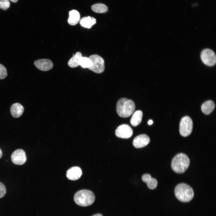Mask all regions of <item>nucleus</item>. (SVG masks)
Listing matches in <instances>:
<instances>
[{"label":"nucleus","instance_id":"11","mask_svg":"<svg viewBox=\"0 0 216 216\" xmlns=\"http://www.w3.org/2000/svg\"><path fill=\"white\" fill-rule=\"evenodd\" d=\"M34 64L39 70L46 71L51 69L53 66L52 62L48 59H41L34 61Z\"/></svg>","mask_w":216,"mask_h":216},{"label":"nucleus","instance_id":"22","mask_svg":"<svg viewBox=\"0 0 216 216\" xmlns=\"http://www.w3.org/2000/svg\"><path fill=\"white\" fill-rule=\"evenodd\" d=\"M7 76V72L6 68L0 64V79L5 78Z\"/></svg>","mask_w":216,"mask_h":216},{"label":"nucleus","instance_id":"16","mask_svg":"<svg viewBox=\"0 0 216 216\" xmlns=\"http://www.w3.org/2000/svg\"><path fill=\"white\" fill-rule=\"evenodd\" d=\"M96 23V19L90 16L84 17L80 21V24L81 26L88 28H90Z\"/></svg>","mask_w":216,"mask_h":216},{"label":"nucleus","instance_id":"24","mask_svg":"<svg viewBox=\"0 0 216 216\" xmlns=\"http://www.w3.org/2000/svg\"><path fill=\"white\" fill-rule=\"evenodd\" d=\"M6 193V189L4 185L0 182V198L3 197Z\"/></svg>","mask_w":216,"mask_h":216},{"label":"nucleus","instance_id":"27","mask_svg":"<svg viewBox=\"0 0 216 216\" xmlns=\"http://www.w3.org/2000/svg\"><path fill=\"white\" fill-rule=\"evenodd\" d=\"M2 150L0 148V159L2 157Z\"/></svg>","mask_w":216,"mask_h":216},{"label":"nucleus","instance_id":"19","mask_svg":"<svg viewBox=\"0 0 216 216\" xmlns=\"http://www.w3.org/2000/svg\"><path fill=\"white\" fill-rule=\"evenodd\" d=\"M82 57L80 52H78L69 60L68 62V66L71 68H75L79 65V62Z\"/></svg>","mask_w":216,"mask_h":216},{"label":"nucleus","instance_id":"20","mask_svg":"<svg viewBox=\"0 0 216 216\" xmlns=\"http://www.w3.org/2000/svg\"><path fill=\"white\" fill-rule=\"evenodd\" d=\"M91 8L94 12L99 13H105L108 10L107 7L105 4L101 3L94 4L92 6Z\"/></svg>","mask_w":216,"mask_h":216},{"label":"nucleus","instance_id":"1","mask_svg":"<svg viewBox=\"0 0 216 216\" xmlns=\"http://www.w3.org/2000/svg\"><path fill=\"white\" fill-rule=\"evenodd\" d=\"M135 108L134 101L125 98L119 99L117 104V112L122 117L127 118L130 116L134 112Z\"/></svg>","mask_w":216,"mask_h":216},{"label":"nucleus","instance_id":"23","mask_svg":"<svg viewBox=\"0 0 216 216\" xmlns=\"http://www.w3.org/2000/svg\"><path fill=\"white\" fill-rule=\"evenodd\" d=\"M10 6V2L8 0H0V8L6 10Z\"/></svg>","mask_w":216,"mask_h":216},{"label":"nucleus","instance_id":"9","mask_svg":"<svg viewBox=\"0 0 216 216\" xmlns=\"http://www.w3.org/2000/svg\"><path fill=\"white\" fill-rule=\"evenodd\" d=\"M11 159L14 164L22 165L26 162L27 158L25 151L23 149H19L16 150L12 153Z\"/></svg>","mask_w":216,"mask_h":216},{"label":"nucleus","instance_id":"18","mask_svg":"<svg viewBox=\"0 0 216 216\" xmlns=\"http://www.w3.org/2000/svg\"><path fill=\"white\" fill-rule=\"evenodd\" d=\"M143 113L140 110L135 111L133 114L130 119L131 124L134 126H136L140 124L142 120Z\"/></svg>","mask_w":216,"mask_h":216},{"label":"nucleus","instance_id":"6","mask_svg":"<svg viewBox=\"0 0 216 216\" xmlns=\"http://www.w3.org/2000/svg\"><path fill=\"white\" fill-rule=\"evenodd\" d=\"M193 129V122L188 116H185L181 119L179 126V132L181 135L184 137L189 136L191 133Z\"/></svg>","mask_w":216,"mask_h":216},{"label":"nucleus","instance_id":"14","mask_svg":"<svg viewBox=\"0 0 216 216\" xmlns=\"http://www.w3.org/2000/svg\"><path fill=\"white\" fill-rule=\"evenodd\" d=\"M143 181L146 183L148 187L151 189H154L157 187L158 182L157 180L152 178L151 175L148 174L143 175L142 177Z\"/></svg>","mask_w":216,"mask_h":216},{"label":"nucleus","instance_id":"15","mask_svg":"<svg viewBox=\"0 0 216 216\" xmlns=\"http://www.w3.org/2000/svg\"><path fill=\"white\" fill-rule=\"evenodd\" d=\"M80 14L76 10H73L69 12V17L68 20L70 25L74 26L78 23L80 20Z\"/></svg>","mask_w":216,"mask_h":216},{"label":"nucleus","instance_id":"5","mask_svg":"<svg viewBox=\"0 0 216 216\" xmlns=\"http://www.w3.org/2000/svg\"><path fill=\"white\" fill-rule=\"evenodd\" d=\"M88 58L91 60V64L88 69L98 74L101 73L104 71V61L102 58L96 54L91 55Z\"/></svg>","mask_w":216,"mask_h":216},{"label":"nucleus","instance_id":"4","mask_svg":"<svg viewBox=\"0 0 216 216\" xmlns=\"http://www.w3.org/2000/svg\"><path fill=\"white\" fill-rule=\"evenodd\" d=\"M175 193L179 200L184 202L190 201L194 196V192L192 188L185 183L178 184L175 188Z\"/></svg>","mask_w":216,"mask_h":216},{"label":"nucleus","instance_id":"3","mask_svg":"<svg viewBox=\"0 0 216 216\" xmlns=\"http://www.w3.org/2000/svg\"><path fill=\"white\" fill-rule=\"evenodd\" d=\"M95 199V196L93 193L87 190L78 191L74 197L75 202L82 206H87L92 205L94 202Z\"/></svg>","mask_w":216,"mask_h":216},{"label":"nucleus","instance_id":"26","mask_svg":"<svg viewBox=\"0 0 216 216\" xmlns=\"http://www.w3.org/2000/svg\"><path fill=\"white\" fill-rule=\"evenodd\" d=\"M92 216H103L102 214H95Z\"/></svg>","mask_w":216,"mask_h":216},{"label":"nucleus","instance_id":"25","mask_svg":"<svg viewBox=\"0 0 216 216\" xmlns=\"http://www.w3.org/2000/svg\"><path fill=\"white\" fill-rule=\"evenodd\" d=\"M153 123V122L152 120H150L148 121V123L149 125H151Z\"/></svg>","mask_w":216,"mask_h":216},{"label":"nucleus","instance_id":"21","mask_svg":"<svg viewBox=\"0 0 216 216\" xmlns=\"http://www.w3.org/2000/svg\"><path fill=\"white\" fill-rule=\"evenodd\" d=\"M91 62L89 58L82 57L80 61L79 65L83 68H88L91 65Z\"/></svg>","mask_w":216,"mask_h":216},{"label":"nucleus","instance_id":"7","mask_svg":"<svg viewBox=\"0 0 216 216\" xmlns=\"http://www.w3.org/2000/svg\"><path fill=\"white\" fill-rule=\"evenodd\" d=\"M200 57L202 62L206 65L212 66L216 62V57L214 52L212 50L207 48L202 51Z\"/></svg>","mask_w":216,"mask_h":216},{"label":"nucleus","instance_id":"17","mask_svg":"<svg viewBox=\"0 0 216 216\" xmlns=\"http://www.w3.org/2000/svg\"><path fill=\"white\" fill-rule=\"evenodd\" d=\"M215 107V104L212 100L206 101L202 105L201 107L202 112L205 114L208 115L213 111Z\"/></svg>","mask_w":216,"mask_h":216},{"label":"nucleus","instance_id":"8","mask_svg":"<svg viewBox=\"0 0 216 216\" xmlns=\"http://www.w3.org/2000/svg\"><path fill=\"white\" fill-rule=\"evenodd\" d=\"M133 133L132 129L127 124H123L119 126L115 131V134L117 137L124 139L130 138Z\"/></svg>","mask_w":216,"mask_h":216},{"label":"nucleus","instance_id":"10","mask_svg":"<svg viewBox=\"0 0 216 216\" xmlns=\"http://www.w3.org/2000/svg\"><path fill=\"white\" fill-rule=\"evenodd\" d=\"M150 139L145 134H140L136 136L134 139L133 144L136 148H143L147 146L150 142Z\"/></svg>","mask_w":216,"mask_h":216},{"label":"nucleus","instance_id":"13","mask_svg":"<svg viewBox=\"0 0 216 216\" xmlns=\"http://www.w3.org/2000/svg\"><path fill=\"white\" fill-rule=\"evenodd\" d=\"M24 110L23 106L20 104L16 103L13 104L11 106L10 112L13 117L17 118L20 117Z\"/></svg>","mask_w":216,"mask_h":216},{"label":"nucleus","instance_id":"2","mask_svg":"<svg viewBox=\"0 0 216 216\" xmlns=\"http://www.w3.org/2000/svg\"><path fill=\"white\" fill-rule=\"evenodd\" d=\"M190 164L188 157L185 154L180 153L173 158L171 162L173 170L178 173L184 172L188 168Z\"/></svg>","mask_w":216,"mask_h":216},{"label":"nucleus","instance_id":"12","mask_svg":"<svg viewBox=\"0 0 216 216\" xmlns=\"http://www.w3.org/2000/svg\"><path fill=\"white\" fill-rule=\"evenodd\" d=\"M81 169L78 166H74L69 169L67 171L66 176L69 179L75 180L79 179L82 175Z\"/></svg>","mask_w":216,"mask_h":216},{"label":"nucleus","instance_id":"28","mask_svg":"<svg viewBox=\"0 0 216 216\" xmlns=\"http://www.w3.org/2000/svg\"><path fill=\"white\" fill-rule=\"evenodd\" d=\"M11 2H12L13 3H16V2L18 0H10Z\"/></svg>","mask_w":216,"mask_h":216}]
</instances>
